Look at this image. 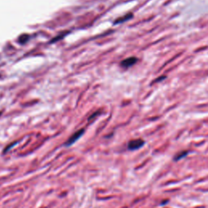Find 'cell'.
Masks as SVG:
<instances>
[{
    "mask_svg": "<svg viewBox=\"0 0 208 208\" xmlns=\"http://www.w3.org/2000/svg\"><path fill=\"white\" fill-rule=\"evenodd\" d=\"M132 17H133V14L129 13V14H128V15H124L123 17H121V18H119V19H117V20L114 22V24H120V23H123V22H125V21H126V20H129V19H131Z\"/></svg>",
    "mask_w": 208,
    "mask_h": 208,
    "instance_id": "4",
    "label": "cell"
},
{
    "mask_svg": "<svg viewBox=\"0 0 208 208\" xmlns=\"http://www.w3.org/2000/svg\"><path fill=\"white\" fill-rule=\"evenodd\" d=\"M69 33V32H68V31H66V32H64L63 33H60L59 35H58V37H55V38H53L51 41H50V43H53V42H56V41H58V40H60L61 38H64V37H65L66 34H68V33Z\"/></svg>",
    "mask_w": 208,
    "mask_h": 208,
    "instance_id": "5",
    "label": "cell"
},
{
    "mask_svg": "<svg viewBox=\"0 0 208 208\" xmlns=\"http://www.w3.org/2000/svg\"><path fill=\"white\" fill-rule=\"evenodd\" d=\"M29 35H27V34L21 35L20 37H19V42H20V43H25V42L29 40Z\"/></svg>",
    "mask_w": 208,
    "mask_h": 208,
    "instance_id": "6",
    "label": "cell"
},
{
    "mask_svg": "<svg viewBox=\"0 0 208 208\" xmlns=\"http://www.w3.org/2000/svg\"><path fill=\"white\" fill-rule=\"evenodd\" d=\"M187 154H188V152H187V151H185V152H183V153H180V155H176V156H178V157H176L175 158V160H179V159H180L181 158H183V157H185V155H186Z\"/></svg>",
    "mask_w": 208,
    "mask_h": 208,
    "instance_id": "7",
    "label": "cell"
},
{
    "mask_svg": "<svg viewBox=\"0 0 208 208\" xmlns=\"http://www.w3.org/2000/svg\"><path fill=\"white\" fill-rule=\"evenodd\" d=\"M145 144V142L142 139H135V140L130 141L128 144V149L130 151H135V150L140 149Z\"/></svg>",
    "mask_w": 208,
    "mask_h": 208,
    "instance_id": "2",
    "label": "cell"
},
{
    "mask_svg": "<svg viewBox=\"0 0 208 208\" xmlns=\"http://www.w3.org/2000/svg\"><path fill=\"white\" fill-rule=\"evenodd\" d=\"M84 133H85V129H80V130L77 131L75 134H72V136L69 138V139L66 142L64 145H65L66 146H72L73 143L76 142H77V141L78 140V139H79V138L82 136V135H83Z\"/></svg>",
    "mask_w": 208,
    "mask_h": 208,
    "instance_id": "1",
    "label": "cell"
},
{
    "mask_svg": "<svg viewBox=\"0 0 208 208\" xmlns=\"http://www.w3.org/2000/svg\"><path fill=\"white\" fill-rule=\"evenodd\" d=\"M137 61H138V59L135 57H129L127 58V59H124L122 62H121V67L125 68H128L129 67H131V66L134 65V64H136Z\"/></svg>",
    "mask_w": 208,
    "mask_h": 208,
    "instance_id": "3",
    "label": "cell"
},
{
    "mask_svg": "<svg viewBox=\"0 0 208 208\" xmlns=\"http://www.w3.org/2000/svg\"><path fill=\"white\" fill-rule=\"evenodd\" d=\"M0 115H1V112H0Z\"/></svg>",
    "mask_w": 208,
    "mask_h": 208,
    "instance_id": "8",
    "label": "cell"
}]
</instances>
